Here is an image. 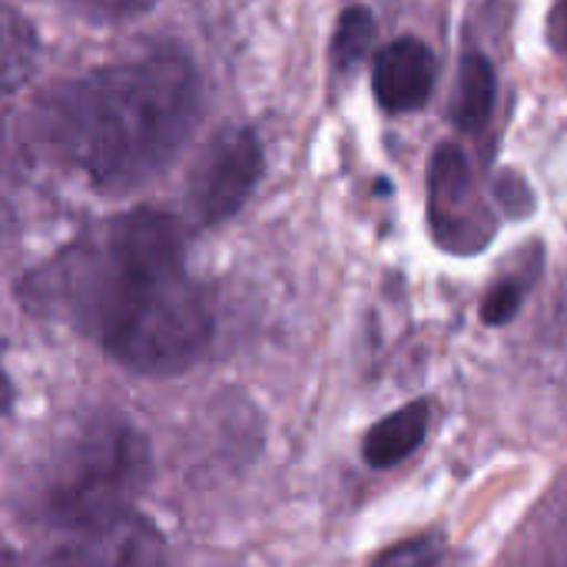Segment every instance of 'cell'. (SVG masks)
I'll list each match as a JSON object with an SVG mask.
<instances>
[{"label": "cell", "instance_id": "5bb4252c", "mask_svg": "<svg viewBox=\"0 0 567 567\" xmlns=\"http://www.w3.org/2000/svg\"><path fill=\"white\" fill-rule=\"evenodd\" d=\"M439 555H442L439 538L435 535H425V538L399 542L395 548L382 551L369 567H435L439 565Z\"/></svg>", "mask_w": 567, "mask_h": 567}, {"label": "cell", "instance_id": "277c9868", "mask_svg": "<svg viewBox=\"0 0 567 567\" xmlns=\"http://www.w3.org/2000/svg\"><path fill=\"white\" fill-rule=\"evenodd\" d=\"M262 176V143L249 126H229L209 140L189 176V209L203 226L233 219Z\"/></svg>", "mask_w": 567, "mask_h": 567}, {"label": "cell", "instance_id": "8992f818", "mask_svg": "<svg viewBox=\"0 0 567 567\" xmlns=\"http://www.w3.org/2000/svg\"><path fill=\"white\" fill-rule=\"evenodd\" d=\"M43 567H169L159 532L133 508L70 528Z\"/></svg>", "mask_w": 567, "mask_h": 567}, {"label": "cell", "instance_id": "7c38bea8", "mask_svg": "<svg viewBox=\"0 0 567 567\" xmlns=\"http://www.w3.org/2000/svg\"><path fill=\"white\" fill-rule=\"evenodd\" d=\"M375 43V17L369 7H349L339 17L336 37H332V63L336 70H352L365 60V53Z\"/></svg>", "mask_w": 567, "mask_h": 567}, {"label": "cell", "instance_id": "2e32d148", "mask_svg": "<svg viewBox=\"0 0 567 567\" xmlns=\"http://www.w3.org/2000/svg\"><path fill=\"white\" fill-rule=\"evenodd\" d=\"M558 30H561V40L567 43V0H561V10H558Z\"/></svg>", "mask_w": 567, "mask_h": 567}, {"label": "cell", "instance_id": "30bf717a", "mask_svg": "<svg viewBox=\"0 0 567 567\" xmlns=\"http://www.w3.org/2000/svg\"><path fill=\"white\" fill-rule=\"evenodd\" d=\"M495 66L482 53H468L458 66L455 93H452V123L462 133H478L492 120L495 106Z\"/></svg>", "mask_w": 567, "mask_h": 567}, {"label": "cell", "instance_id": "9c48e42d", "mask_svg": "<svg viewBox=\"0 0 567 567\" xmlns=\"http://www.w3.org/2000/svg\"><path fill=\"white\" fill-rule=\"evenodd\" d=\"M40 63V37L33 30V23L0 3V100L13 96L33 73Z\"/></svg>", "mask_w": 567, "mask_h": 567}, {"label": "cell", "instance_id": "ba28073f", "mask_svg": "<svg viewBox=\"0 0 567 567\" xmlns=\"http://www.w3.org/2000/svg\"><path fill=\"white\" fill-rule=\"evenodd\" d=\"M429 425H432V405L425 399L395 409L392 415H385L382 422H375L365 432V442H362L365 465L395 468L399 462H405L409 455H415L422 449Z\"/></svg>", "mask_w": 567, "mask_h": 567}, {"label": "cell", "instance_id": "9a60e30c", "mask_svg": "<svg viewBox=\"0 0 567 567\" xmlns=\"http://www.w3.org/2000/svg\"><path fill=\"white\" fill-rule=\"evenodd\" d=\"M10 409H13V385H10V375L0 362V422L10 415Z\"/></svg>", "mask_w": 567, "mask_h": 567}, {"label": "cell", "instance_id": "7a4b0ae2", "mask_svg": "<svg viewBox=\"0 0 567 567\" xmlns=\"http://www.w3.org/2000/svg\"><path fill=\"white\" fill-rule=\"evenodd\" d=\"M203 116V80L183 50L106 63L47 90L37 146L90 189L123 196L166 173Z\"/></svg>", "mask_w": 567, "mask_h": 567}, {"label": "cell", "instance_id": "52a82bcc", "mask_svg": "<svg viewBox=\"0 0 567 567\" xmlns=\"http://www.w3.org/2000/svg\"><path fill=\"white\" fill-rule=\"evenodd\" d=\"M435 86V53L419 37H399L379 50L372 66V90L382 110L412 113L425 106Z\"/></svg>", "mask_w": 567, "mask_h": 567}, {"label": "cell", "instance_id": "6da1fadb", "mask_svg": "<svg viewBox=\"0 0 567 567\" xmlns=\"http://www.w3.org/2000/svg\"><path fill=\"white\" fill-rule=\"evenodd\" d=\"M23 289L33 309L70 322L136 375L193 369L213 336L179 223L159 209L106 219L37 269Z\"/></svg>", "mask_w": 567, "mask_h": 567}, {"label": "cell", "instance_id": "4fadbf2b", "mask_svg": "<svg viewBox=\"0 0 567 567\" xmlns=\"http://www.w3.org/2000/svg\"><path fill=\"white\" fill-rule=\"evenodd\" d=\"M60 3L93 23H123L143 17L156 0H60Z\"/></svg>", "mask_w": 567, "mask_h": 567}, {"label": "cell", "instance_id": "8fae6325", "mask_svg": "<svg viewBox=\"0 0 567 567\" xmlns=\"http://www.w3.org/2000/svg\"><path fill=\"white\" fill-rule=\"evenodd\" d=\"M542 272V249L532 246L525 252V262H515V269H508L485 296L482 302V322L485 326H505L508 319H515V312L522 309L525 296L532 292L535 279Z\"/></svg>", "mask_w": 567, "mask_h": 567}, {"label": "cell", "instance_id": "3957f363", "mask_svg": "<svg viewBox=\"0 0 567 567\" xmlns=\"http://www.w3.org/2000/svg\"><path fill=\"white\" fill-rule=\"evenodd\" d=\"M146 468L140 435L123 422L90 425L63 455L50 485V518L66 532L130 508V495Z\"/></svg>", "mask_w": 567, "mask_h": 567}, {"label": "cell", "instance_id": "5b68a950", "mask_svg": "<svg viewBox=\"0 0 567 567\" xmlns=\"http://www.w3.org/2000/svg\"><path fill=\"white\" fill-rule=\"evenodd\" d=\"M429 223L449 252H478L495 236V216L482 199L472 166L455 143H442L429 169Z\"/></svg>", "mask_w": 567, "mask_h": 567}]
</instances>
